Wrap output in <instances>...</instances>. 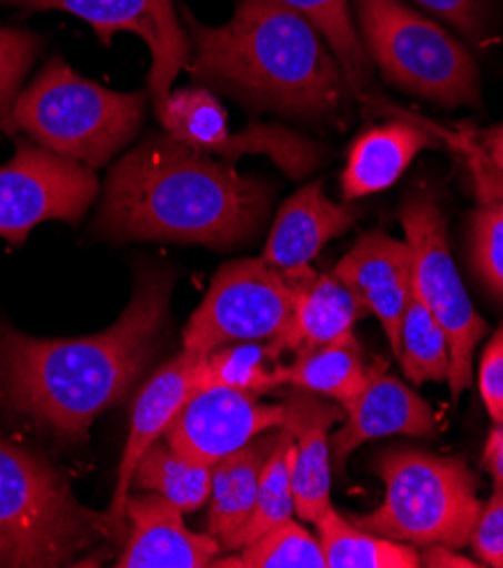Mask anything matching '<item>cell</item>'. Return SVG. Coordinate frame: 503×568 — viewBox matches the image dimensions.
I'll return each instance as SVG.
<instances>
[{
    "mask_svg": "<svg viewBox=\"0 0 503 568\" xmlns=\"http://www.w3.org/2000/svg\"><path fill=\"white\" fill-rule=\"evenodd\" d=\"M422 566L429 568H479L483 564H476L470 557H463L452 546H424L420 552Z\"/></svg>",
    "mask_w": 503,
    "mask_h": 568,
    "instance_id": "36",
    "label": "cell"
},
{
    "mask_svg": "<svg viewBox=\"0 0 503 568\" xmlns=\"http://www.w3.org/2000/svg\"><path fill=\"white\" fill-rule=\"evenodd\" d=\"M398 358L404 376L415 385L446 383V378H450V339H446L444 328L420 300L415 288L402 320Z\"/></svg>",
    "mask_w": 503,
    "mask_h": 568,
    "instance_id": "25",
    "label": "cell"
},
{
    "mask_svg": "<svg viewBox=\"0 0 503 568\" xmlns=\"http://www.w3.org/2000/svg\"><path fill=\"white\" fill-rule=\"evenodd\" d=\"M270 200L263 182L228 161L150 134L111 168L95 230L114 241L234 250L261 232Z\"/></svg>",
    "mask_w": 503,
    "mask_h": 568,
    "instance_id": "2",
    "label": "cell"
},
{
    "mask_svg": "<svg viewBox=\"0 0 503 568\" xmlns=\"http://www.w3.org/2000/svg\"><path fill=\"white\" fill-rule=\"evenodd\" d=\"M6 3H19V6H32V0H6Z\"/></svg>",
    "mask_w": 503,
    "mask_h": 568,
    "instance_id": "39",
    "label": "cell"
},
{
    "mask_svg": "<svg viewBox=\"0 0 503 568\" xmlns=\"http://www.w3.org/2000/svg\"><path fill=\"white\" fill-rule=\"evenodd\" d=\"M132 487L157 491L182 513H195L211 496V467L180 456L165 439H157L141 458Z\"/></svg>",
    "mask_w": 503,
    "mask_h": 568,
    "instance_id": "24",
    "label": "cell"
},
{
    "mask_svg": "<svg viewBox=\"0 0 503 568\" xmlns=\"http://www.w3.org/2000/svg\"><path fill=\"white\" fill-rule=\"evenodd\" d=\"M481 148H483L485 156H487L499 170H503V125H499V128H494L492 132H487V134L483 136Z\"/></svg>",
    "mask_w": 503,
    "mask_h": 568,
    "instance_id": "38",
    "label": "cell"
},
{
    "mask_svg": "<svg viewBox=\"0 0 503 568\" xmlns=\"http://www.w3.org/2000/svg\"><path fill=\"white\" fill-rule=\"evenodd\" d=\"M39 48L41 39L37 34L0 28V128H6L10 119L21 82L28 75Z\"/></svg>",
    "mask_w": 503,
    "mask_h": 568,
    "instance_id": "32",
    "label": "cell"
},
{
    "mask_svg": "<svg viewBox=\"0 0 503 568\" xmlns=\"http://www.w3.org/2000/svg\"><path fill=\"white\" fill-rule=\"evenodd\" d=\"M437 419L431 406L398 376L381 365L363 392L345 408V426L331 435V460L343 471L352 453L379 437H433Z\"/></svg>",
    "mask_w": 503,
    "mask_h": 568,
    "instance_id": "15",
    "label": "cell"
},
{
    "mask_svg": "<svg viewBox=\"0 0 503 568\" xmlns=\"http://www.w3.org/2000/svg\"><path fill=\"white\" fill-rule=\"evenodd\" d=\"M376 106H383L388 111H395L398 119H406L413 121L418 125H422L424 130H429L433 134L435 141L444 143L450 148L454 154H459L467 168V173L472 178L474 184V193L479 204H492V202H503V170H499L483 152L481 143L470 136L467 132H454L444 125H437L429 119L415 116V113L406 111V109H398V106H390L385 102H374Z\"/></svg>",
    "mask_w": 503,
    "mask_h": 568,
    "instance_id": "30",
    "label": "cell"
},
{
    "mask_svg": "<svg viewBox=\"0 0 503 568\" xmlns=\"http://www.w3.org/2000/svg\"><path fill=\"white\" fill-rule=\"evenodd\" d=\"M239 559L241 568H326L320 539L293 519L241 548Z\"/></svg>",
    "mask_w": 503,
    "mask_h": 568,
    "instance_id": "29",
    "label": "cell"
},
{
    "mask_svg": "<svg viewBox=\"0 0 503 568\" xmlns=\"http://www.w3.org/2000/svg\"><path fill=\"white\" fill-rule=\"evenodd\" d=\"M173 276L143 270L123 315L84 337H32L0 326V406L69 442L119 404L150 363L171 304Z\"/></svg>",
    "mask_w": 503,
    "mask_h": 568,
    "instance_id": "1",
    "label": "cell"
},
{
    "mask_svg": "<svg viewBox=\"0 0 503 568\" xmlns=\"http://www.w3.org/2000/svg\"><path fill=\"white\" fill-rule=\"evenodd\" d=\"M381 365L365 361L354 331H350L324 347L298 356L293 365H279L276 383L279 387L289 385L315 392L348 408Z\"/></svg>",
    "mask_w": 503,
    "mask_h": 568,
    "instance_id": "22",
    "label": "cell"
},
{
    "mask_svg": "<svg viewBox=\"0 0 503 568\" xmlns=\"http://www.w3.org/2000/svg\"><path fill=\"white\" fill-rule=\"evenodd\" d=\"M476 557L485 566L503 568V485L494 483V491L481 513L470 539Z\"/></svg>",
    "mask_w": 503,
    "mask_h": 568,
    "instance_id": "34",
    "label": "cell"
},
{
    "mask_svg": "<svg viewBox=\"0 0 503 568\" xmlns=\"http://www.w3.org/2000/svg\"><path fill=\"white\" fill-rule=\"evenodd\" d=\"M400 222L404 241L413 252V288L450 339L452 365L446 385L456 402L472 385L474 354L490 326L476 313L463 286L440 206L429 197L415 195L400 209Z\"/></svg>",
    "mask_w": 503,
    "mask_h": 568,
    "instance_id": "8",
    "label": "cell"
},
{
    "mask_svg": "<svg viewBox=\"0 0 503 568\" xmlns=\"http://www.w3.org/2000/svg\"><path fill=\"white\" fill-rule=\"evenodd\" d=\"M95 195L93 168L34 141L21 143L0 165V239L23 245L41 222H78Z\"/></svg>",
    "mask_w": 503,
    "mask_h": 568,
    "instance_id": "10",
    "label": "cell"
},
{
    "mask_svg": "<svg viewBox=\"0 0 503 568\" xmlns=\"http://www.w3.org/2000/svg\"><path fill=\"white\" fill-rule=\"evenodd\" d=\"M286 426L295 437L293 496L302 521L318 524L331 507V426L345 419V408L315 392L298 389L286 396Z\"/></svg>",
    "mask_w": 503,
    "mask_h": 568,
    "instance_id": "17",
    "label": "cell"
},
{
    "mask_svg": "<svg viewBox=\"0 0 503 568\" xmlns=\"http://www.w3.org/2000/svg\"><path fill=\"white\" fill-rule=\"evenodd\" d=\"M148 100L150 91L104 89L80 78L62 57H52L19 93L6 128L62 156L100 168L137 136Z\"/></svg>",
    "mask_w": 503,
    "mask_h": 568,
    "instance_id": "5",
    "label": "cell"
},
{
    "mask_svg": "<svg viewBox=\"0 0 503 568\" xmlns=\"http://www.w3.org/2000/svg\"><path fill=\"white\" fill-rule=\"evenodd\" d=\"M333 276L354 295L363 311L381 322L398 356L402 320L413 293V252L409 243L383 232H368L339 261Z\"/></svg>",
    "mask_w": 503,
    "mask_h": 568,
    "instance_id": "13",
    "label": "cell"
},
{
    "mask_svg": "<svg viewBox=\"0 0 503 568\" xmlns=\"http://www.w3.org/2000/svg\"><path fill=\"white\" fill-rule=\"evenodd\" d=\"M279 363L268 345L239 343L211 352L200 358L195 369V394L209 387H230L252 396L268 394L279 387L276 367Z\"/></svg>",
    "mask_w": 503,
    "mask_h": 568,
    "instance_id": "28",
    "label": "cell"
},
{
    "mask_svg": "<svg viewBox=\"0 0 503 568\" xmlns=\"http://www.w3.org/2000/svg\"><path fill=\"white\" fill-rule=\"evenodd\" d=\"M34 10H62L87 21L102 43L132 32L152 54L148 91L159 111L180 71L189 67L191 39L184 34L173 0H32Z\"/></svg>",
    "mask_w": 503,
    "mask_h": 568,
    "instance_id": "11",
    "label": "cell"
},
{
    "mask_svg": "<svg viewBox=\"0 0 503 568\" xmlns=\"http://www.w3.org/2000/svg\"><path fill=\"white\" fill-rule=\"evenodd\" d=\"M479 389L494 424H503V324L492 333L481 354Z\"/></svg>",
    "mask_w": 503,
    "mask_h": 568,
    "instance_id": "35",
    "label": "cell"
},
{
    "mask_svg": "<svg viewBox=\"0 0 503 568\" xmlns=\"http://www.w3.org/2000/svg\"><path fill=\"white\" fill-rule=\"evenodd\" d=\"M284 426L286 404H261L259 396L239 389L209 387L191 396L163 439L180 456L213 467L259 433Z\"/></svg>",
    "mask_w": 503,
    "mask_h": 568,
    "instance_id": "12",
    "label": "cell"
},
{
    "mask_svg": "<svg viewBox=\"0 0 503 568\" xmlns=\"http://www.w3.org/2000/svg\"><path fill=\"white\" fill-rule=\"evenodd\" d=\"M363 48L381 75L402 91L442 106L481 102L472 52L400 0H352Z\"/></svg>",
    "mask_w": 503,
    "mask_h": 568,
    "instance_id": "7",
    "label": "cell"
},
{
    "mask_svg": "<svg viewBox=\"0 0 503 568\" xmlns=\"http://www.w3.org/2000/svg\"><path fill=\"white\" fill-rule=\"evenodd\" d=\"M293 286V313L270 343V354L304 356L352 331L363 313L354 295L333 274H320L311 265L284 270Z\"/></svg>",
    "mask_w": 503,
    "mask_h": 568,
    "instance_id": "18",
    "label": "cell"
},
{
    "mask_svg": "<svg viewBox=\"0 0 503 568\" xmlns=\"http://www.w3.org/2000/svg\"><path fill=\"white\" fill-rule=\"evenodd\" d=\"M182 509L157 491L128 496V535L119 568H204L222 550L215 537L191 532Z\"/></svg>",
    "mask_w": 503,
    "mask_h": 568,
    "instance_id": "14",
    "label": "cell"
},
{
    "mask_svg": "<svg viewBox=\"0 0 503 568\" xmlns=\"http://www.w3.org/2000/svg\"><path fill=\"white\" fill-rule=\"evenodd\" d=\"M470 247L479 276L503 300V202L481 204L474 211Z\"/></svg>",
    "mask_w": 503,
    "mask_h": 568,
    "instance_id": "31",
    "label": "cell"
},
{
    "mask_svg": "<svg viewBox=\"0 0 503 568\" xmlns=\"http://www.w3.org/2000/svg\"><path fill=\"white\" fill-rule=\"evenodd\" d=\"M191 75L243 102L286 116L324 119L352 93L348 75L318 28L279 0H243L222 26L184 12Z\"/></svg>",
    "mask_w": 503,
    "mask_h": 568,
    "instance_id": "3",
    "label": "cell"
},
{
    "mask_svg": "<svg viewBox=\"0 0 503 568\" xmlns=\"http://www.w3.org/2000/svg\"><path fill=\"white\" fill-rule=\"evenodd\" d=\"M198 363L200 356H193L189 352L178 354L173 361L161 365L137 394L130 417V435L119 465L117 491L109 505V517L121 528H125V503L132 489L134 471L145 456V450L157 439H161L175 415L195 394Z\"/></svg>",
    "mask_w": 503,
    "mask_h": 568,
    "instance_id": "16",
    "label": "cell"
},
{
    "mask_svg": "<svg viewBox=\"0 0 503 568\" xmlns=\"http://www.w3.org/2000/svg\"><path fill=\"white\" fill-rule=\"evenodd\" d=\"M413 3L450 23L472 43H483L490 37L485 0H413Z\"/></svg>",
    "mask_w": 503,
    "mask_h": 568,
    "instance_id": "33",
    "label": "cell"
},
{
    "mask_svg": "<svg viewBox=\"0 0 503 568\" xmlns=\"http://www.w3.org/2000/svg\"><path fill=\"white\" fill-rule=\"evenodd\" d=\"M318 539L326 568H420L422 557L411 544L368 532L335 513L333 505L318 519Z\"/></svg>",
    "mask_w": 503,
    "mask_h": 568,
    "instance_id": "23",
    "label": "cell"
},
{
    "mask_svg": "<svg viewBox=\"0 0 503 568\" xmlns=\"http://www.w3.org/2000/svg\"><path fill=\"white\" fill-rule=\"evenodd\" d=\"M385 485L383 503L354 526L411 544L470 546L479 513V478L463 458L437 456L420 448H388L376 460Z\"/></svg>",
    "mask_w": 503,
    "mask_h": 568,
    "instance_id": "6",
    "label": "cell"
},
{
    "mask_svg": "<svg viewBox=\"0 0 503 568\" xmlns=\"http://www.w3.org/2000/svg\"><path fill=\"white\" fill-rule=\"evenodd\" d=\"M121 532L109 513L84 507L48 460L0 439V566H69Z\"/></svg>",
    "mask_w": 503,
    "mask_h": 568,
    "instance_id": "4",
    "label": "cell"
},
{
    "mask_svg": "<svg viewBox=\"0 0 503 568\" xmlns=\"http://www.w3.org/2000/svg\"><path fill=\"white\" fill-rule=\"evenodd\" d=\"M282 435L284 428L259 433L211 467L207 532L220 541L222 550H234L237 537L252 515L261 471Z\"/></svg>",
    "mask_w": 503,
    "mask_h": 568,
    "instance_id": "20",
    "label": "cell"
},
{
    "mask_svg": "<svg viewBox=\"0 0 503 568\" xmlns=\"http://www.w3.org/2000/svg\"><path fill=\"white\" fill-rule=\"evenodd\" d=\"M483 463L492 471L494 483L503 485V424H496V428L490 433L483 450Z\"/></svg>",
    "mask_w": 503,
    "mask_h": 568,
    "instance_id": "37",
    "label": "cell"
},
{
    "mask_svg": "<svg viewBox=\"0 0 503 568\" xmlns=\"http://www.w3.org/2000/svg\"><path fill=\"white\" fill-rule=\"evenodd\" d=\"M311 21L326 39L348 75L352 93H363L372 75V62L352 19V0H279Z\"/></svg>",
    "mask_w": 503,
    "mask_h": 568,
    "instance_id": "27",
    "label": "cell"
},
{
    "mask_svg": "<svg viewBox=\"0 0 503 568\" xmlns=\"http://www.w3.org/2000/svg\"><path fill=\"white\" fill-rule=\"evenodd\" d=\"M354 224L348 206L331 202L320 182L302 186L279 209L261 258L276 270L311 265L322 247Z\"/></svg>",
    "mask_w": 503,
    "mask_h": 568,
    "instance_id": "19",
    "label": "cell"
},
{
    "mask_svg": "<svg viewBox=\"0 0 503 568\" xmlns=\"http://www.w3.org/2000/svg\"><path fill=\"white\" fill-rule=\"evenodd\" d=\"M293 469H295V437L289 428H284L282 439L274 446L272 456L268 458L261 478L256 498L252 505V515L243 530L237 537L234 550L245 548L274 526L284 524L295 513L293 496Z\"/></svg>",
    "mask_w": 503,
    "mask_h": 568,
    "instance_id": "26",
    "label": "cell"
},
{
    "mask_svg": "<svg viewBox=\"0 0 503 568\" xmlns=\"http://www.w3.org/2000/svg\"><path fill=\"white\" fill-rule=\"evenodd\" d=\"M437 141L422 125L398 119L361 134L348 156L343 173L345 200H359L393 186L413 159Z\"/></svg>",
    "mask_w": 503,
    "mask_h": 568,
    "instance_id": "21",
    "label": "cell"
},
{
    "mask_svg": "<svg viewBox=\"0 0 503 568\" xmlns=\"http://www.w3.org/2000/svg\"><path fill=\"white\" fill-rule=\"evenodd\" d=\"M293 313V286L284 270L263 258H241L222 265L207 297L182 333V352L209 356L211 352L261 343L284 328Z\"/></svg>",
    "mask_w": 503,
    "mask_h": 568,
    "instance_id": "9",
    "label": "cell"
}]
</instances>
